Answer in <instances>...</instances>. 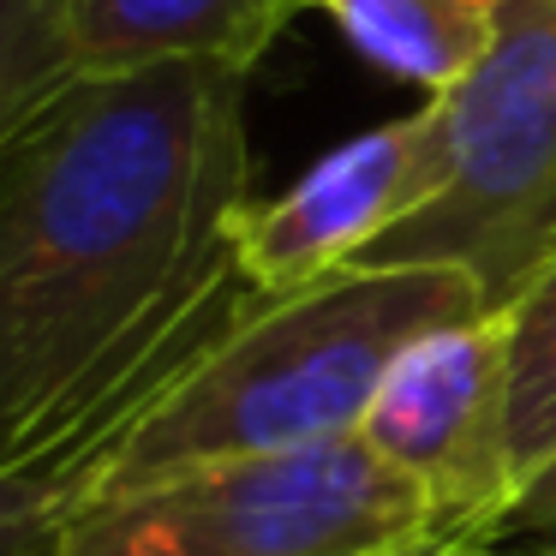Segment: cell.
<instances>
[{
	"instance_id": "3",
	"label": "cell",
	"mask_w": 556,
	"mask_h": 556,
	"mask_svg": "<svg viewBox=\"0 0 556 556\" xmlns=\"http://www.w3.org/2000/svg\"><path fill=\"white\" fill-rule=\"evenodd\" d=\"M419 544H437L425 496L341 437L73 496L54 556H395Z\"/></svg>"
},
{
	"instance_id": "9",
	"label": "cell",
	"mask_w": 556,
	"mask_h": 556,
	"mask_svg": "<svg viewBox=\"0 0 556 556\" xmlns=\"http://www.w3.org/2000/svg\"><path fill=\"white\" fill-rule=\"evenodd\" d=\"M496 317L508 341V431L527 491L556 460V245Z\"/></svg>"
},
{
	"instance_id": "8",
	"label": "cell",
	"mask_w": 556,
	"mask_h": 556,
	"mask_svg": "<svg viewBox=\"0 0 556 556\" xmlns=\"http://www.w3.org/2000/svg\"><path fill=\"white\" fill-rule=\"evenodd\" d=\"M336 18V30L383 73L419 85L425 97L455 90L491 54L503 0H305Z\"/></svg>"
},
{
	"instance_id": "7",
	"label": "cell",
	"mask_w": 556,
	"mask_h": 556,
	"mask_svg": "<svg viewBox=\"0 0 556 556\" xmlns=\"http://www.w3.org/2000/svg\"><path fill=\"white\" fill-rule=\"evenodd\" d=\"M78 78H121L174 61L252 73L305 0H61Z\"/></svg>"
},
{
	"instance_id": "11",
	"label": "cell",
	"mask_w": 556,
	"mask_h": 556,
	"mask_svg": "<svg viewBox=\"0 0 556 556\" xmlns=\"http://www.w3.org/2000/svg\"><path fill=\"white\" fill-rule=\"evenodd\" d=\"M66 508H73V491L61 484L0 472V556H54Z\"/></svg>"
},
{
	"instance_id": "1",
	"label": "cell",
	"mask_w": 556,
	"mask_h": 556,
	"mask_svg": "<svg viewBox=\"0 0 556 556\" xmlns=\"http://www.w3.org/2000/svg\"><path fill=\"white\" fill-rule=\"evenodd\" d=\"M252 73L174 61L78 78L0 150V472H90L257 300Z\"/></svg>"
},
{
	"instance_id": "10",
	"label": "cell",
	"mask_w": 556,
	"mask_h": 556,
	"mask_svg": "<svg viewBox=\"0 0 556 556\" xmlns=\"http://www.w3.org/2000/svg\"><path fill=\"white\" fill-rule=\"evenodd\" d=\"M78 85L61 0H0V150Z\"/></svg>"
},
{
	"instance_id": "13",
	"label": "cell",
	"mask_w": 556,
	"mask_h": 556,
	"mask_svg": "<svg viewBox=\"0 0 556 556\" xmlns=\"http://www.w3.org/2000/svg\"><path fill=\"white\" fill-rule=\"evenodd\" d=\"M395 556H556L551 544H419Z\"/></svg>"
},
{
	"instance_id": "2",
	"label": "cell",
	"mask_w": 556,
	"mask_h": 556,
	"mask_svg": "<svg viewBox=\"0 0 556 556\" xmlns=\"http://www.w3.org/2000/svg\"><path fill=\"white\" fill-rule=\"evenodd\" d=\"M479 312H491L479 281L448 264H353L300 293H257L78 496L359 437L389 365L419 336Z\"/></svg>"
},
{
	"instance_id": "12",
	"label": "cell",
	"mask_w": 556,
	"mask_h": 556,
	"mask_svg": "<svg viewBox=\"0 0 556 556\" xmlns=\"http://www.w3.org/2000/svg\"><path fill=\"white\" fill-rule=\"evenodd\" d=\"M496 544H551L556 551V460L515 496L508 520L496 527Z\"/></svg>"
},
{
	"instance_id": "5",
	"label": "cell",
	"mask_w": 556,
	"mask_h": 556,
	"mask_svg": "<svg viewBox=\"0 0 556 556\" xmlns=\"http://www.w3.org/2000/svg\"><path fill=\"white\" fill-rule=\"evenodd\" d=\"M359 443L425 496L437 544H496L520 496L503 317L479 312L413 341L377 383Z\"/></svg>"
},
{
	"instance_id": "4",
	"label": "cell",
	"mask_w": 556,
	"mask_h": 556,
	"mask_svg": "<svg viewBox=\"0 0 556 556\" xmlns=\"http://www.w3.org/2000/svg\"><path fill=\"white\" fill-rule=\"evenodd\" d=\"M425 109L443 180L365 264L467 269L503 312L556 245V0H503L491 54Z\"/></svg>"
},
{
	"instance_id": "6",
	"label": "cell",
	"mask_w": 556,
	"mask_h": 556,
	"mask_svg": "<svg viewBox=\"0 0 556 556\" xmlns=\"http://www.w3.org/2000/svg\"><path fill=\"white\" fill-rule=\"evenodd\" d=\"M443 180L431 109H413L336 144L288 192L252 198L240 216V269L252 293H300L365 264Z\"/></svg>"
}]
</instances>
